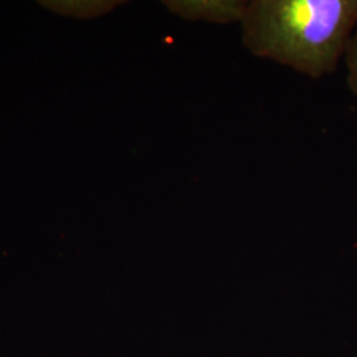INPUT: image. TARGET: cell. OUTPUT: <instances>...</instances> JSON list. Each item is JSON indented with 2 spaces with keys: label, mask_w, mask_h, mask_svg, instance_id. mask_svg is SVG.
<instances>
[{
  "label": "cell",
  "mask_w": 357,
  "mask_h": 357,
  "mask_svg": "<svg viewBox=\"0 0 357 357\" xmlns=\"http://www.w3.org/2000/svg\"><path fill=\"white\" fill-rule=\"evenodd\" d=\"M246 3L243 0H168L167 10L188 22H205L213 24L240 23Z\"/></svg>",
  "instance_id": "2"
},
{
  "label": "cell",
  "mask_w": 357,
  "mask_h": 357,
  "mask_svg": "<svg viewBox=\"0 0 357 357\" xmlns=\"http://www.w3.org/2000/svg\"><path fill=\"white\" fill-rule=\"evenodd\" d=\"M44 7H50L56 13L73 15L76 17H96L112 11L118 1H43Z\"/></svg>",
  "instance_id": "3"
},
{
  "label": "cell",
  "mask_w": 357,
  "mask_h": 357,
  "mask_svg": "<svg viewBox=\"0 0 357 357\" xmlns=\"http://www.w3.org/2000/svg\"><path fill=\"white\" fill-rule=\"evenodd\" d=\"M240 24L243 47L255 57L321 78L345 57L357 0H252Z\"/></svg>",
  "instance_id": "1"
},
{
  "label": "cell",
  "mask_w": 357,
  "mask_h": 357,
  "mask_svg": "<svg viewBox=\"0 0 357 357\" xmlns=\"http://www.w3.org/2000/svg\"><path fill=\"white\" fill-rule=\"evenodd\" d=\"M345 64H347V82L351 91L357 97V31L352 35L348 48L345 52Z\"/></svg>",
  "instance_id": "4"
}]
</instances>
